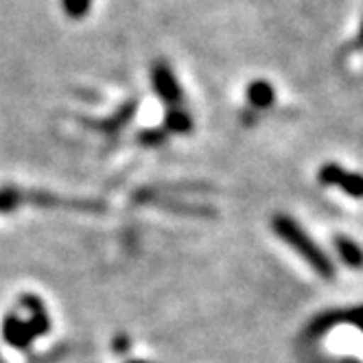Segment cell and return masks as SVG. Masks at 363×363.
<instances>
[{
    "mask_svg": "<svg viewBox=\"0 0 363 363\" xmlns=\"http://www.w3.org/2000/svg\"><path fill=\"white\" fill-rule=\"evenodd\" d=\"M191 127H193L191 116L184 110L175 108V110L167 112V129H171V132H175V134H189Z\"/></svg>",
    "mask_w": 363,
    "mask_h": 363,
    "instance_id": "10",
    "label": "cell"
},
{
    "mask_svg": "<svg viewBox=\"0 0 363 363\" xmlns=\"http://www.w3.org/2000/svg\"><path fill=\"white\" fill-rule=\"evenodd\" d=\"M90 5H92V0H62V7H64L66 16L72 20L86 18L90 11Z\"/></svg>",
    "mask_w": 363,
    "mask_h": 363,
    "instance_id": "11",
    "label": "cell"
},
{
    "mask_svg": "<svg viewBox=\"0 0 363 363\" xmlns=\"http://www.w3.org/2000/svg\"><path fill=\"white\" fill-rule=\"evenodd\" d=\"M274 99H276V92L272 88V84H267V82H254V84H250V88H247V101L252 103L254 108L265 110V108L272 106Z\"/></svg>",
    "mask_w": 363,
    "mask_h": 363,
    "instance_id": "8",
    "label": "cell"
},
{
    "mask_svg": "<svg viewBox=\"0 0 363 363\" xmlns=\"http://www.w3.org/2000/svg\"><path fill=\"white\" fill-rule=\"evenodd\" d=\"M335 247H337V252H340V256H342V261L348 267L363 269V247L359 243H354L346 235H337L335 237Z\"/></svg>",
    "mask_w": 363,
    "mask_h": 363,
    "instance_id": "7",
    "label": "cell"
},
{
    "mask_svg": "<svg viewBox=\"0 0 363 363\" xmlns=\"http://www.w3.org/2000/svg\"><path fill=\"white\" fill-rule=\"evenodd\" d=\"M134 112H136V101H132V103H127V106H123V110H118L116 116H112V118H108V121H84V123H86L88 127H92V129H101L103 134H116L121 127H125L129 121H132Z\"/></svg>",
    "mask_w": 363,
    "mask_h": 363,
    "instance_id": "6",
    "label": "cell"
},
{
    "mask_svg": "<svg viewBox=\"0 0 363 363\" xmlns=\"http://www.w3.org/2000/svg\"><path fill=\"white\" fill-rule=\"evenodd\" d=\"M22 203H29V193L20 191L16 186H3L0 189V215L13 213Z\"/></svg>",
    "mask_w": 363,
    "mask_h": 363,
    "instance_id": "9",
    "label": "cell"
},
{
    "mask_svg": "<svg viewBox=\"0 0 363 363\" xmlns=\"http://www.w3.org/2000/svg\"><path fill=\"white\" fill-rule=\"evenodd\" d=\"M164 136H167V132L164 129H155V132H143L140 134V143H145V145H158V143H162L164 140Z\"/></svg>",
    "mask_w": 363,
    "mask_h": 363,
    "instance_id": "12",
    "label": "cell"
},
{
    "mask_svg": "<svg viewBox=\"0 0 363 363\" xmlns=\"http://www.w3.org/2000/svg\"><path fill=\"white\" fill-rule=\"evenodd\" d=\"M359 42L363 44V22H361V31H359Z\"/></svg>",
    "mask_w": 363,
    "mask_h": 363,
    "instance_id": "13",
    "label": "cell"
},
{
    "mask_svg": "<svg viewBox=\"0 0 363 363\" xmlns=\"http://www.w3.org/2000/svg\"><path fill=\"white\" fill-rule=\"evenodd\" d=\"M318 179L324 186H335L354 199H363V175L361 173H352V171L342 169L340 164L328 162V164H322Z\"/></svg>",
    "mask_w": 363,
    "mask_h": 363,
    "instance_id": "3",
    "label": "cell"
},
{
    "mask_svg": "<svg viewBox=\"0 0 363 363\" xmlns=\"http://www.w3.org/2000/svg\"><path fill=\"white\" fill-rule=\"evenodd\" d=\"M22 308L29 311V318H20L18 313H7L3 320V337L13 348L27 350L38 340L40 335L50 330V318L46 313V306L35 296H22Z\"/></svg>",
    "mask_w": 363,
    "mask_h": 363,
    "instance_id": "2",
    "label": "cell"
},
{
    "mask_svg": "<svg viewBox=\"0 0 363 363\" xmlns=\"http://www.w3.org/2000/svg\"><path fill=\"white\" fill-rule=\"evenodd\" d=\"M151 82H153V88H155V92H158V96L167 103L171 110L182 106V99H184V94H182V88H179V84L175 79L171 66H167L164 62L155 64L153 70H151Z\"/></svg>",
    "mask_w": 363,
    "mask_h": 363,
    "instance_id": "4",
    "label": "cell"
},
{
    "mask_svg": "<svg viewBox=\"0 0 363 363\" xmlns=\"http://www.w3.org/2000/svg\"><path fill=\"white\" fill-rule=\"evenodd\" d=\"M272 230L278 235L280 241L287 243L291 250L298 252V256L304 263L313 267V272L324 280H335V265L330 258L324 254V250L311 239L306 232L300 228V223L287 215H274L272 217Z\"/></svg>",
    "mask_w": 363,
    "mask_h": 363,
    "instance_id": "1",
    "label": "cell"
},
{
    "mask_svg": "<svg viewBox=\"0 0 363 363\" xmlns=\"http://www.w3.org/2000/svg\"><path fill=\"white\" fill-rule=\"evenodd\" d=\"M342 322H350L352 326H357L359 330H363V306H357L352 311H346V313H324L313 322V335L324 333L328 328H333L335 324H342Z\"/></svg>",
    "mask_w": 363,
    "mask_h": 363,
    "instance_id": "5",
    "label": "cell"
}]
</instances>
